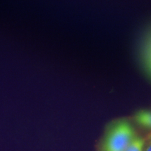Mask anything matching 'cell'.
Listing matches in <instances>:
<instances>
[{
    "mask_svg": "<svg viewBox=\"0 0 151 151\" xmlns=\"http://www.w3.org/2000/svg\"><path fill=\"white\" fill-rule=\"evenodd\" d=\"M135 136L134 129L129 121L118 120L109 127L101 151H125Z\"/></svg>",
    "mask_w": 151,
    "mask_h": 151,
    "instance_id": "1",
    "label": "cell"
},
{
    "mask_svg": "<svg viewBox=\"0 0 151 151\" xmlns=\"http://www.w3.org/2000/svg\"><path fill=\"white\" fill-rule=\"evenodd\" d=\"M135 122L140 125L151 129V111L140 110L134 116Z\"/></svg>",
    "mask_w": 151,
    "mask_h": 151,
    "instance_id": "2",
    "label": "cell"
},
{
    "mask_svg": "<svg viewBox=\"0 0 151 151\" xmlns=\"http://www.w3.org/2000/svg\"><path fill=\"white\" fill-rule=\"evenodd\" d=\"M143 151H151V133L148 135L147 139H145Z\"/></svg>",
    "mask_w": 151,
    "mask_h": 151,
    "instance_id": "4",
    "label": "cell"
},
{
    "mask_svg": "<svg viewBox=\"0 0 151 151\" xmlns=\"http://www.w3.org/2000/svg\"><path fill=\"white\" fill-rule=\"evenodd\" d=\"M145 139L135 135L125 151H143Z\"/></svg>",
    "mask_w": 151,
    "mask_h": 151,
    "instance_id": "3",
    "label": "cell"
}]
</instances>
